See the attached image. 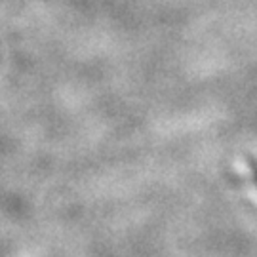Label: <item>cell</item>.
Returning <instances> with one entry per match:
<instances>
[{"mask_svg": "<svg viewBox=\"0 0 257 257\" xmlns=\"http://www.w3.org/2000/svg\"><path fill=\"white\" fill-rule=\"evenodd\" d=\"M248 168L249 172H251V177H253V183L257 185V158L248 156Z\"/></svg>", "mask_w": 257, "mask_h": 257, "instance_id": "obj_1", "label": "cell"}]
</instances>
